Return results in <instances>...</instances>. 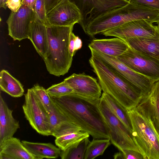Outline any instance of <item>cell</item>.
<instances>
[{
  "label": "cell",
  "instance_id": "15",
  "mask_svg": "<svg viewBox=\"0 0 159 159\" xmlns=\"http://www.w3.org/2000/svg\"><path fill=\"white\" fill-rule=\"evenodd\" d=\"M136 108L151 121L159 135V80L154 83L151 91L142 98Z\"/></svg>",
  "mask_w": 159,
  "mask_h": 159
},
{
  "label": "cell",
  "instance_id": "21",
  "mask_svg": "<svg viewBox=\"0 0 159 159\" xmlns=\"http://www.w3.org/2000/svg\"><path fill=\"white\" fill-rule=\"evenodd\" d=\"M36 51L43 58L48 48V38L46 26L36 19L32 24L29 38Z\"/></svg>",
  "mask_w": 159,
  "mask_h": 159
},
{
  "label": "cell",
  "instance_id": "28",
  "mask_svg": "<svg viewBox=\"0 0 159 159\" xmlns=\"http://www.w3.org/2000/svg\"><path fill=\"white\" fill-rule=\"evenodd\" d=\"M40 105L48 115L54 101L47 90L38 84L31 88Z\"/></svg>",
  "mask_w": 159,
  "mask_h": 159
},
{
  "label": "cell",
  "instance_id": "36",
  "mask_svg": "<svg viewBox=\"0 0 159 159\" xmlns=\"http://www.w3.org/2000/svg\"><path fill=\"white\" fill-rule=\"evenodd\" d=\"M36 0H22V4H24L34 11Z\"/></svg>",
  "mask_w": 159,
  "mask_h": 159
},
{
  "label": "cell",
  "instance_id": "5",
  "mask_svg": "<svg viewBox=\"0 0 159 159\" xmlns=\"http://www.w3.org/2000/svg\"><path fill=\"white\" fill-rule=\"evenodd\" d=\"M135 142L145 159H159V135L151 121L136 108L128 110Z\"/></svg>",
  "mask_w": 159,
  "mask_h": 159
},
{
  "label": "cell",
  "instance_id": "20",
  "mask_svg": "<svg viewBox=\"0 0 159 159\" xmlns=\"http://www.w3.org/2000/svg\"><path fill=\"white\" fill-rule=\"evenodd\" d=\"M0 159H34L18 138L12 137L0 144Z\"/></svg>",
  "mask_w": 159,
  "mask_h": 159
},
{
  "label": "cell",
  "instance_id": "12",
  "mask_svg": "<svg viewBox=\"0 0 159 159\" xmlns=\"http://www.w3.org/2000/svg\"><path fill=\"white\" fill-rule=\"evenodd\" d=\"M151 22L145 20L125 23L103 33L106 36H112L123 40L133 38L150 37L155 35L158 29Z\"/></svg>",
  "mask_w": 159,
  "mask_h": 159
},
{
  "label": "cell",
  "instance_id": "22",
  "mask_svg": "<svg viewBox=\"0 0 159 159\" xmlns=\"http://www.w3.org/2000/svg\"><path fill=\"white\" fill-rule=\"evenodd\" d=\"M21 141L34 159L57 158L60 157L61 150L51 143H35L25 140Z\"/></svg>",
  "mask_w": 159,
  "mask_h": 159
},
{
  "label": "cell",
  "instance_id": "30",
  "mask_svg": "<svg viewBox=\"0 0 159 159\" xmlns=\"http://www.w3.org/2000/svg\"><path fill=\"white\" fill-rule=\"evenodd\" d=\"M34 12L37 20L47 25L44 0H36Z\"/></svg>",
  "mask_w": 159,
  "mask_h": 159
},
{
  "label": "cell",
  "instance_id": "19",
  "mask_svg": "<svg viewBox=\"0 0 159 159\" xmlns=\"http://www.w3.org/2000/svg\"><path fill=\"white\" fill-rule=\"evenodd\" d=\"M124 40L131 48L159 60V29L153 36L129 39Z\"/></svg>",
  "mask_w": 159,
  "mask_h": 159
},
{
  "label": "cell",
  "instance_id": "35",
  "mask_svg": "<svg viewBox=\"0 0 159 159\" xmlns=\"http://www.w3.org/2000/svg\"><path fill=\"white\" fill-rule=\"evenodd\" d=\"M76 35L72 32L71 34L69 43V52L71 57H73L75 52V39Z\"/></svg>",
  "mask_w": 159,
  "mask_h": 159
},
{
  "label": "cell",
  "instance_id": "2",
  "mask_svg": "<svg viewBox=\"0 0 159 159\" xmlns=\"http://www.w3.org/2000/svg\"><path fill=\"white\" fill-rule=\"evenodd\" d=\"M90 51L89 63L103 92L109 94L128 110L136 108L143 97L139 89Z\"/></svg>",
  "mask_w": 159,
  "mask_h": 159
},
{
  "label": "cell",
  "instance_id": "1",
  "mask_svg": "<svg viewBox=\"0 0 159 159\" xmlns=\"http://www.w3.org/2000/svg\"><path fill=\"white\" fill-rule=\"evenodd\" d=\"M52 98L70 120L93 139H110L108 129L99 109V98L74 93Z\"/></svg>",
  "mask_w": 159,
  "mask_h": 159
},
{
  "label": "cell",
  "instance_id": "37",
  "mask_svg": "<svg viewBox=\"0 0 159 159\" xmlns=\"http://www.w3.org/2000/svg\"><path fill=\"white\" fill-rule=\"evenodd\" d=\"M82 42L81 39L78 36H76L75 39V51L76 52L80 49L82 47Z\"/></svg>",
  "mask_w": 159,
  "mask_h": 159
},
{
  "label": "cell",
  "instance_id": "7",
  "mask_svg": "<svg viewBox=\"0 0 159 159\" xmlns=\"http://www.w3.org/2000/svg\"><path fill=\"white\" fill-rule=\"evenodd\" d=\"M128 67L155 82L159 80V60L129 48L116 57Z\"/></svg>",
  "mask_w": 159,
  "mask_h": 159
},
{
  "label": "cell",
  "instance_id": "38",
  "mask_svg": "<svg viewBox=\"0 0 159 159\" xmlns=\"http://www.w3.org/2000/svg\"><path fill=\"white\" fill-rule=\"evenodd\" d=\"M7 0H4L3 3L0 7H2L5 9H6L7 7L6 5V2Z\"/></svg>",
  "mask_w": 159,
  "mask_h": 159
},
{
  "label": "cell",
  "instance_id": "11",
  "mask_svg": "<svg viewBox=\"0 0 159 159\" xmlns=\"http://www.w3.org/2000/svg\"><path fill=\"white\" fill-rule=\"evenodd\" d=\"M36 19L34 11L22 4L17 11H11L7 21L9 35L14 40L28 39L31 25Z\"/></svg>",
  "mask_w": 159,
  "mask_h": 159
},
{
  "label": "cell",
  "instance_id": "24",
  "mask_svg": "<svg viewBox=\"0 0 159 159\" xmlns=\"http://www.w3.org/2000/svg\"><path fill=\"white\" fill-rule=\"evenodd\" d=\"M101 97L113 114L132 132V127L128 110L106 93L103 92Z\"/></svg>",
  "mask_w": 159,
  "mask_h": 159
},
{
  "label": "cell",
  "instance_id": "32",
  "mask_svg": "<svg viewBox=\"0 0 159 159\" xmlns=\"http://www.w3.org/2000/svg\"><path fill=\"white\" fill-rule=\"evenodd\" d=\"M129 2L159 12V0H128Z\"/></svg>",
  "mask_w": 159,
  "mask_h": 159
},
{
  "label": "cell",
  "instance_id": "9",
  "mask_svg": "<svg viewBox=\"0 0 159 159\" xmlns=\"http://www.w3.org/2000/svg\"><path fill=\"white\" fill-rule=\"evenodd\" d=\"M22 108L25 118L34 129L41 135H51L48 115L40 105L32 88L25 94Z\"/></svg>",
  "mask_w": 159,
  "mask_h": 159
},
{
  "label": "cell",
  "instance_id": "39",
  "mask_svg": "<svg viewBox=\"0 0 159 159\" xmlns=\"http://www.w3.org/2000/svg\"><path fill=\"white\" fill-rule=\"evenodd\" d=\"M156 22L157 23V26L159 29V16L158 18H157V20Z\"/></svg>",
  "mask_w": 159,
  "mask_h": 159
},
{
  "label": "cell",
  "instance_id": "31",
  "mask_svg": "<svg viewBox=\"0 0 159 159\" xmlns=\"http://www.w3.org/2000/svg\"><path fill=\"white\" fill-rule=\"evenodd\" d=\"M113 157L116 159H145L141 153L130 149H124L119 151L115 153Z\"/></svg>",
  "mask_w": 159,
  "mask_h": 159
},
{
  "label": "cell",
  "instance_id": "27",
  "mask_svg": "<svg viewBox=\"0 0 159 159\" xmlns=\"http://www.w3.org/2000/svg\"><path fill=\"white\" fill-rule=\"evenodd\" d=\"M110 143V139H93L87 146L84 159H93L103 155Z\"/></svg>",
  "mask_w": 159,
  "mask_h": 159
},
{
  "label": "cell",
  "instance_id": "6",
  "mask_svg": "<svg viewBox=\"0 0 159 159\" xmlns=\"http://www.w3.org/2000/svg\"><path fill=\"white\" fill-rule=\"evenodd\" d=\"M98 106L108 129L111 143L119 151L130 149L141 153L135 142L132 132L113 114L101 97Z\"/></svg>",
  "mask_w": 159,
  "mask_h": 159
},
{
  "label": "cell",
  "instance_id": "16",
  "mask_svg": "<svg viewBox=\"0 0 159 159\" xmlns=\"http://www.w3.org/2000/svg\"><path fill=\"white\" fill-rule=\"evenodd\" d=\"M48 116L50 135L55 138L64 135L78 126L70 120L54 102Z\"/></svg>",
  "mask_w": 159,
  "mask_h": 159
},
{
  "label": "cell",
  "instance_id": "4",
  "mask_svg": "<svg viewBox=\"0 0 159 159\" xmlns=\"http://www.w3.org/2000/svg\"><path fill=\"white\" fill-rule=\"evenodd\" d=\"M159 12L138 6L129 2L126 5L104 13L92 21L84 31L93 37L125 23L137 20H145L156 22Z\"/></svg>",
  "mask_w": 159,
  "mask_h": 159
},
{
  "label": "cell",
  "instance_id": "34",
  "mask_svg": "<svg viewBox=\"0 0 159 159\" xmlns=\"http://www.w3.org/2000/svg\"><path fill=\"white\" fill-rule=\"evenodd\" d=\"M63 0H44L47 14L51 9L60 3Z\"/></svg>",
  "mask_w": 159,
  "mask_h": 159
},
{
  "label": "cell",
  "instance_id": "18",
  "mask_svg": "<svg viewBox=\"0 0 159 159\" xmlns=\"http://www.w3.org/2000/svg\"><path fill=\"white\" fill-rule=\"evenodd\" d=\"M90 49L110 56L116 57L125 52L129 47L119 38L93 39L89 44Z\"/></svg>",
  "mask_w": 159,
  "mask_h": 159
},
{
  "label": "cell",
  "instance_id": "13",
  "mask_svg": "<svg viewBox=\"0 0 159 159\" xmlns=\"http://www.w3.org/2000/svg\"><path fill=\"white\" fill-rule=\"evenodd\" d=\"M81 12L77 6L70 0L61 2L46 14L48 26H70L79 23Z\"/></svg>",
  "mask_w": 159,
  "mask_h": 159
},
{
  "label": "cell",
  "instance_id": "26",
  "mask_svg": "<svg viewBox=\"0 0 159 159\" xmlns=\"http://www.w3.org/2000/svg\"><path fill=\"white\" fill-rule=\"evenodd\" d=\"M89 137L85 138L64 151H61L62 159H83L87 146L90 141Z\"/></svg>",
  "mask_w": 159,
  "mask_h": 159
},
{
  "label": "cell",
  "instance_id": "10",
  "mask_svg": "<svg viewBox=\"0 0 159 159\" xmlns=\"http://www.w3.org/2000/svg\"><path fill=\"white\" fill-rule=\"evenodd\" d=\"M92 51L116 72L139 91L143 97L151 91L155 82L150 78L134 71L116 57L105 54L92 49Z\"/></svg>",
  "mask_w": 159,
  "mask_h": 159
},
{
  "label": "cell",
  "instance_id": "8",
  "mask_svg": "<svg viewBox=\"0 0 159 159\" xmlns=\"http://www.w3.org/2000/svg\"><path fill=\"white\" fill-rule=\"evenodd\" d=\"M67 0H63L61 2ZM80 10L81 19L79 24L84 31L93 19L104 13L129 3L128 0H70Z\"/></svg>",
  "mask_w": 159,
  "mask_h": 159
},
{
  "label": "cell",
  "instance_id": "40",
  "mask_svg": "<svg viewBox=\"0 0 159 159\" xmlns=\"http://www.w3.org/2000/svg\"><path fill=\"white\" fill-rule=\"evenodd\" d=\"M4 0H0V6L1 7L3 2Z\"/></svg>",
  "mask_w": 159,
  "mask_h": 159
},
{
  "label": "cell",
  "instance_id": "14",
  "mask_svg": "<svg viewBox=\"0 0 159 159\" xmlns=\"http://www.w3.org/2000/svg\"><path fill=\"white\" fill-rule=\"evenodd\" d=\"M64 81L72 88L74 93L95 99L101 96L102 90L97 80L84 73H74Z\"/></svg>",
  "mask_w": 159,
  "mask_h": 159
},
{
  "label": "cell",
  "instance_id": "3",
  "mask_svg": "<svg viewBox=\"0 0 159 159\" xmlns=\"http://www.w3.org/2000/svg\"><path fill=\"white\" fill-rule=\"evenodd\" d=\"M74 26H46L48 48L43 59L47 70L51 75H63L71 66L73 57L70 55L69 48Z\"/></svg>",
  "mask_w": 159,
  "mask_h": 159
},
{
  "label": "cell",
  "instance_id": "17",
  "mask_svg": "<svg viewBox=\"0 0 159 159\" xmlns=\"http://www.w3.org/2000/svg\"><path fill=\"white\" fill-rule=\"evenodd\" d=\"M12 112L0 94V144L13 137L20 128L19 122L14 118Z\"/></svg>",
  "mask_w": 159,
  "mask_h": 159
},
{
  "label": "cell",
  "instance_id": "33",
  "mask_svg": "<svg viewBox=\"0 0 159 159\" xmlns=\"http://www.w3.org/2000/svg\"><path fill=\"white\" fill-rule=\"evenodd\" d=\"M22 4V0H7L6 5L12 11H17Z\"/></svg>",
  "mask_w": 159,
  "mask_h": 159
},
{
  "label": "cell",
  "instance_id": "23",
  "mask_svg": "<svg viewBox=\"0 0 159 159\" xmlns=\"http://www.w3.org/2000/svg\"><path fill=\"white\" fill-rule=\"evenodd\" d=\"M0 88L1 90L14 98L21 97L24 93L20 82L4 70L0 73Z\"/></svg>",
  "mask_w": 159,
  "mask_h": 159
},
{
  "label": "cell",
  "instance_id": "25",
  "mask_svg": "<svg viewBox=\"0 0 159 159\" xmlns=\"http://www.w3.org/2000/svg\"><path fill=\"white\" fill-rule=\"evenodd\" d=\"M89 134L77 127L73 130L60 136L56 138L55 143L61 150L64 151L84 139L89 137Z\"/></svg>",
  "mask_w": 159,
  "mask_h": 159
},
{
  "label": "cell",
  "instance_id": "29",
  "mask_svg": "<svg viewBox=\"0 0 159 159\" xmlns=\"http://www.w3.org/2000/svg\"><path fill=\"white\" fill-rule=\"evenodd\" d=\"M46 90L52 98L62 96L74 92L72 88L64 81L59 84L52 85Z\"/></svg>",
  "mask_w": 159,
  "mask_h": 159
}]
</instances>
